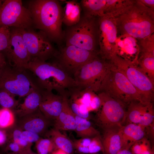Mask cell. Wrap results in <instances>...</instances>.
I'll list each match as a JSON object with an SVG mask.
<instances>
[{
  "instance_id": "cell-1",
  "label": "cell",
  "mask_w": 154,
  "mask_h": 154,
  "mask_svg": "<svg viewBox=\"0 0 154 154\" xmlns=\"http://www.w3.org/2000/svg\"><path fill=\"white\" fill-rule=\"evenodd\" d=\"M28 9L33 24L50 40L59 44L64 39L62 28L64 10L59 1L31 0Z\"/></svg>"
},
{
  "instance_id": "cell-2",
  "label": "cell",
  "mask_w": 154,
  "mask_h": 154,
  "mask_svg": "<svg viewBox=\"0 0 154 154\" xmlns=\"http://www.w3.org/2000/svg\"><path fill=\"white\" fill-rule=\"evenodd\" d=\"M149 7L141 3L129 4L112 17L117 31L123 35L145 39L154 31L153 13Z\"/></svg>"
},
{
  "instance_id": "cell-3",
  "label": "cell",
  "mask_w": 154,
  "mask_h": 154,
  "mask_svg": "<svg viewBox=\"0 0 154 154\" xmlns=\"http://www.w3.org/2000/svg\"><path fill=\"white\" fill-rule=\"evenodd\" d=\"M27 70L34 74L36 78L35 82L42 90L50 91L55 90L62 95L69 89L77 87L73 78L54 61L47 62L32 58Z\"/></svg>"
},
{
  "instance_id": "cell-4",
  "label": "cell",
  "mask_w": 154,
  "mask_h": 154,
  "mask_svg": "<svg viewBox=\"0 0 154 154\" xmlns=\"http://www.w3.org/2000/svg\"><path fill=\"white\" fill-rule=\"evenodd\" d=\"M98 92L104 93L126 107L131 102H146L125 76L111 63Z\"/></svg>"
},
{
  "instance_id": "cell-5",
  "label": "cell",
  "mask_w": 154,
  "mask_h": 154,
  "mask_svg": "<svg viewBox=\"0 0 154 154\" xmlns=\"http://www.w3.org/2000/svg\"><path fill=\"white\" fill-rule=\"evenodd\" d=\"M98 17L83 15L79 22L64 32L66 45H72L92 51L99 46Z\"/></svg>"
},
{
  "instance_id": "cell-6",
  "label": "cell",
  "mask_w": 154,
  "mask_h": 154,
  "mask_svg": "<svg viewBox=\"0 0 154 154\" xmlns=\"http://www.w3.org/2000/svg\"><path fill=\"white\" fill-rule=\"evenodd\" d=\"M110 60L122 73L147 102L152 103L154 98V82L135 62L125 59L115 54Z\"/></svg>"
},
{
  "instance_id": "cell-7",
  "label": "cell",
  "mask_w": 154,
  "mask_h": 154,
  "mask_svg": "<svg viewBox=\"0 0 154 154\" xmlns=\"http://www.w3.org/2000/svg\"><path fill=\"white\" fill-rule=\"evenodd\" d=\"M110 64L98 56L85 64L73 76L77 87L98 92Z\"/></svg>"
},
{
  "instance_id": "cell-8",
  "label": "cell",
  "mask_w": 154,
  "mask_h": 154,
  "mask_svg": "<svg viewBox=\"0 0 154 154\" xmlns=\"http://www.w3.org/2000/svg\"><path fill=\"white\" fill-rule=\"evenodd\" d=\"M98 95L101 101V109L97 117L99 125L104 130L121 128L126 120V107L104 93L99 92Z\"/></svg>"
},
{
  "instance_id": "cell-9",
  "label": "cell",
  "mask_w": 154,
  "mask_h": 154,
  "mask_svg": "<svg viewBox=\"0 0 154 154\" xmlns=\"http://www.w3.org/2000/svg\"><path fill=\"white\" fill-rule=\"evenodd\" d=\"M33 25L31 13L21 0H0V27L28 29Z\"/></svg>"
},
{
  "instance_id": "cell-10",
  "label": "cell",
  "mask_w": 154,
  "mask_h": 154,
  "mask_svg": "<svg viewBox=\"0 0 154 154\" xmlns=\"http://www.w3.org/2000/svg\"><path fill=\"white\" fill-rule=\"evenodd\" d=\"M99 55V52L89 51L70 45H66L58 51H56L53 57L56 58L54 62L72 77V76H73L83 66Z\"/></svg>"
},
{
  "instance_id": "cell-11",
  "label": "cell",
  "mask_w": 154,
  "mask_h": 154,
  "mask_svg": "<svg viewBox=\"0 0 154 154\" xmlns=\"http://www.w3.org/2000/svg\"><path fill=\"white\" fill-rule=\"evenodd\" d=\"M36 85L26 71H19L7 65L0 75V89L7 91L15 96H26Z\"/></svg>"
},
{
  "instance_id": "cell-12",
  "label": "cell",
  "mask_w": 154,
  "mask_h": 154,
  "mask_svg": "<svg viewBox=\"0 0 154 154\" xmlns=\"http://www.w3.org/2000/svg\"><path fill=\"white\" fill-rule=\"evenodd\" d=\"M31 57L46 61L53 57L56 51L43 33L28 29H19Z\"/></svg>"
},
{
  "instance_id": "cell-13",
  "label": "cell",
  "mask_w": 154,
  "mask_h": 154,
  "mask_svg": "<svg viewBox=\"0 0 154 154\" xmlns=\"http://www.w3.org/2000/svg\"><path fill=\"white\" fill-rule=\"evenodd\" d=\"M12 29L9 45L4 52L10 67L19 71H25L27 69L31 57L19 29Z\"/></svg>"
},
{
  "instance_id": "cell-14",
  "label": "cell",
  "mask_w": 154,
  "mask_h": 154,
  "mask_svg": "<svg viewBox=\"0 0 154 154\" xmlns=\"http://www.w3.org/2000/svg\"><path fill=\"white\" fill-rule=\"evenodd\" d=\"M99 55L109 60L114 54L117 40V29L113 17L108 15L98 17Z\"/></svg>"
},
{
  "instance_id": "cell-15",
  "label": "cell",
  "mask_w": 154,
  "mask_h": 154,
  "mask_svg": "<svg viewBox=\"0 0 154 154\" xmlns=\"http://www.w3.org/2000/svg\"><path fill=\"white\" fill-rule=\"evenodd\" d=\"M16 119L15 124L22 130L34 132L39 135L45 134L51 121L42 114L39 108L34 112Z\"/></svg>"
},
{
  "instance_id": "cell-16",
  "label": "cell",
  "mask_w": 154,
  "mask_h": 154,
  "mask_svg": "<svg viewBox=\"0 0 154 154\" xmlns=\"http://www.w3.org/2000/svg\"><path fill=\"white\" fill-rule=\"evenodd\" d=\"M62 95L41 89V98L39 109L48 120L54 121L60 113L62 106Z\"/></svg>"
},
{
  "instance_id": "cell-17",
  "label": "cell",
  "mask_w": 154,
  "mask_h": 154,
  "mask_svg": "<svg viewBox=\"0 0 154 154\" xmlns=\"http://www.w3.org/2000/svg\"><path fill=\"white\" fill-rule=\"evenodd\" d=\"M62 95V108L59 115L54 121V127L60 131H74L76 126L75 114L69 105L66 93Z\"/></svg>"
},
{
  "instance_id": "cell-18",
  "label": "cell",
  "mask_w": 154,
  "mask_h": 154,
  "mask_svg": "<svg viewBox=\"0 0 154 154\" xmlns=\"http://www.w3.org/2000/svg\"><path fill=\"white\" fill-rule=\"evenodd\" d=\"M120 128H111L104 130L101 138L103 154H117L124 149Z\"/></svg>"
},
{
  "instance_id": "cell-19",
  "label": "cell",
  "mask_w": 154,
  "mask_h": 154,
  "mask_svg": "<svg viewBox=\"0 0 154 154\" xmlns=\"http://www.w3.org/2000/svg\"><path fill=\"white\" fill-rule=\"evenodd\" d=\"M26 97L23 102L19 104L13 111L18 117L32 113L39 109L41 98V89L36 84Z\"/></svg>"
},
{
  "instance_id": "cell-20",
  "label": "cell",
  "mask_w": 154,
  "mask_h": 154,
  "mask_svg": "<svg viewBox=\"0 0 154 154\" xmlns=\"http://www.w3.org/2000/svg\"><path fill=\"white\" fill-rule=\"evenodd\" d=\"M120 129L124 149H129L134 143L143 138L145 135V129L136 124H127Z\"/></svg>"
},
{
  "instance_id": "cell-21",
  "label": "cell",
  "mask_w": 154,
  "mask_h": 154,
  "mask_svg": "<svg viewBox=\"0 0 154 154\" xmlns=\"http://www.w3.org/2000/svg\"><path fill=\"white\" fill-rule=\"evenodd\" d=\"M62 23L68 27L75 25L81 18V8L80 3L76 0L65 1Z\"/></svg>"
},
{
  "instance_id": "cell-22",
  "label": "cell",
  "mask_w": 154,
  "mask_h": 154,
  "mask_svg": "<svg viewBox=\"0 0 154 154\" xmlns=\"http://www.w3.org/2000/svg\"><path fill=\"white\" fill-rule=\"evenodd\" d=\"M80 3L84 15L100 17L106 14L107 0H82Z\"/></svg>"
},
{
  "instance_id": "cell-23",
  "label": "cell",
  "mask_w": 154,
  "mask_h": 154,
  "mask_svg": "<svg viewBox=\"0 0 154 154\" xmlns=\"http://www.w3.org/2000/svg\"><path fill=\"white\" fill-rule=\"evenodd\" d=\"M45 135L52 140L57 148L72 154L74 149L73 142L60 131L54 127L48 130Z\"/></svg>"
},
{
  "instance_id": "cell-24",
  "label": "cell",
  "mask_w": 154,
  "mask_h": 154,
  "mask_svg": "<svg viewBox=\"0 0 154 154\" xmlns=\"http://www.w3.org/2000/svg\"><path fill=\"white\" fill-rule=\"evenodd\" d=\"M152 104V103H143L138 101H133L130 102L127 106V124H138L142 116Z\"/></svg>"
},
{
  "instance_id": "cell-25",
  "label": "cell",
  "mask_w": 154,
  "mask_h": 154,
  "mask_svg": "<svg viewBox=\"0 0 154 154\" xmlns=\"http://www.w3.org/2000/svg\"><path fill=\"white\" fill-rule=\"evenodd\" d=\"M75 116L76 126L74 131L78 137L92 138L100 135L99 132L93 127L88 120L75 114Z\"/></svg>"
},
{
  "instance_id": "cell-26",
  "label": "cell",
  "mask_w": 154,
  "mask_h": 154,
  "mask_svg": "<svg viewBox=\"0 0 154 154\" xmlns=\"http://www.w3.org/2000/svg\"><path fill=\"white\" fill-rule=\"evenodd\" d=\"M126 36L124 39L121 40L120 38L118 42H116L114 54L119 51V53L121 55L123 54L126 56L127 55H129V57L132 56L133 55L137 54V45L134 38L129 36Z\"/></svg>"
},
{
  "instance_id": "cell-27",
  "label": "cell",
  "mask_w": 154,
  "mask_h": 154,
  "mask_svg": "<svg viewBox=\"0 0 154 154\" xmlns=\"http://www.w3.org/2000/svg\"><path fill=\"white\" fill-rule=\"evenodd\" d=\"M142 51L139 61V66L148 77L154 82V52Z\"/></svg>"
},
{
  "instance_id": "cell-28",
  "label": "cell",
  "mask_w": 154,
  "mask_h": 154,
  "mask_svg": "<svg viewBox=\"0 0 154 154\" xmlns=\"http://www.w3.org/2000/svg\"><path fill=\"white\" fill-rule=\"evenodd\" d=\"M5 130L7 135V140L13 141L25 149L32 151V144L26 142L23 139L22 136L23 130L15 123Z\"/></svg>"
},
{
  "instance_id": "cell-29",
  "label": "cell",
  "mask_w": 154,
  "mask_h": 154,
  "mask_svg": "<svg viewBox=\"0 0 154 154\" xmlns=\"http://www.w3.org/2000/svg\"><path fill=\"white\" fill-rule=\"evenodd\" d=\"M15 97L7 91L0 89V105L3 108L13 111L19 104V101L15 99Z\"/></svg>"
},
{
  "instance_id": "cell-30",
  "label": "cell",
  "mask_w": 154,
  "mask_h": 154,
  "mask_svg": "<svg viewBox=\"0 0 154 154\" xmlns=\"http://www.w3.org/2000/svg\"><path fill=\"white\" fill-rule=\"evenodd\" d=\"M15 115L12 110L2 108L0 109V129H7L15 122Z\"/></svg>"
},
{
  "instance_id": "cell-31",
  "label": "cell",
  "mask_w": 154,
  "mask_h": 154,
  "mask_svg": "<svg viewBox=\"0 0 154 154\" xmlns=\"http://www.w3.org/2000/svg\"><path fill=\"white\" fill-rule=\"evenodd\" d=\"M35 143L38 154H51L57 148L52 140L47 137L41 138Z\"/></svg>"
},
{
  "instance_id": "cell-32",
  "label": "cell",
  "mask_w": 154,
  "mask_h": 154,
  "mask_svg": "<svg viewBox=\"0 0 154 154\" xmlns=\"http://www.w3.org/2000/svg\"><path fill=\"white\" fill-rule=\"evenodd\" d=\"M11 30L10 27L7 26L0 27V52L5 51L9 45Z\"/></svg>"
},
{
  "instance_id": "cell-33",
  "label": "cell",
  "mask_w": 154,
  "mask_h": 154,
  "mask_svg": "<svg viewBox=\"0 0 154 154\" xmlns=\"http://www.w3.org/2000/svg\"><path fill=\"white\" fill-rule=\"evenodd\" d=\"M151 143L145 137L141 140L134 143L130 148L133 154H139L144 151L151 149Z\"/></svg>"
},
{
  "instance_id": "cell-34",
  "label": "cell",
  "mask_w": 154,
  "mask_h": 154,
  "mask_svg": "<svg viewBox=\"0 0 154 154\" xmlns=\"http://www.w3.org/2000/svg\"><path fill=\"white\" fill-rule=\"evenodd\" d=\"M154 111L153 105H151L148 110L143 115L138 124L143 129H145L154 122Z\"/></svg>"
},
{
  "instance_id": "cell-35",
  "label": "cell",
  "mask_w": 154,
  "mask_h": 154,
  "mask_svg": "<svg viewBox=\"0 0 154 154\" xmlns=\"http://www.w3.org/2000/svg\"><path fill=\"white\" fill-rule=\"evenodd\" d=\"M5 145H6L4 148V151L7 152L21 153L32 151L25 149L17 143L12 141L7 140Z\"/></svg>"
},
{
  "instance_id": "cell-36",
  "label": "cell",
  "mask_w": 154,
  "mask_h": 154,
  "mask_svg": "<svg viewBox=\"0 0 154 154\" xmlns=\"http://www.w3.org/2000/svg\"><path fill=\"white\" fill-rule=\"evenodd\" d=\"M22 136L24 140L32 144L33 143H36L41 138L40 135L37 133L26 130H23Z\"/></svg>"
},
{
  "instance_id": "cell-37",
  "label": "cell",
  "mask_w": 154,
  "mask_h": 154,
  "mask_svg": "<svg viewBox=\"0 0 154 154\" xmlns=\"http://www.w3.org/2000/svg\"><path fill=\"white\" fill-rule=\"evenodd\" d=\"M101 101L98 95L96 94L91 101L88 108L90 112L98 110L100 108Z\"/></svg>"
},
{
  "instance_id": "cell-38",
  "label": "cell",
  "mask_w": 154,
  "mask_h": 154,
  "mask_svg": "<svg viewBox=\"0 0 154 154\" xmlns=\"http://www.w3.org/2000/svg\"><path fill=\"white\" fill-rule=\"evenodd\" d=\"M145 129L147 135L151 140L152 141V142H153L154 139V122L146 127Z\"/></svg>"
},
{
  "instance_id": "cell-39",
  "label": "cell",
  "mask_w": 154,
  "mask_h": 154,
  "mask_svg": "<svg viewBox=\"0 0 154 154\" xmlns=\"http://www.w3.org/2000/svg\"><path fill=\"white\" fill-rule=\"evenodd\" d=\"M7 139V135L5 130L0 129V146L5 144Z\"/></svg>"
},
{
  "instance_id": "cell-40",
  "label": "cell",
  "mask_w": 154,
  "mask_h": 154,
  "mask_svg": "<svg viewBox=\"0 0 154 154\" xmlns=\"http://www.w3.org/2000/svg\"><path fill=\"white\" fill-rule=\"evenodd\" d=\"M7 65L5 57L1 52H0V67L4 68Z\"/></svg>"
},
{
  "instance_id": "cell-41",
  "label": "cell",
  "mask_w": 154,
  "mask_h": 154,
  "mask_svg": "<svg viewBox=\"0 0 154 154\" xmlns=\"http://www.w3.org/2000/svg\"><path fill=\"white\" fill-rule=\"evenodd\" d=\"M142 3L145 5H147L151 7H153L154 6V0H144L141 1Z\"/></svg>"
},
{
  "instance_id": "cell-42",
  "label": "cell",
  "mask_w": 154,
  "mask_h": 154,
  "mask_svg": "<svg viewBox=\"0 0 154 154\" xmlns=\"http://www.w3.org/2000/svg\"><path fill=\"white\" fill-rule=\"evenodd\" d=\"M51 154H69L64 151L58 148L54 150Z\"/></svg>"
},
{
  "instance_id": "cell-43",
  "label": "cell",
  "mask_w": 154,
  "mask_h": 154,
  "mask_svg": "<svg viewBox=\"0 0 154 154\" xmlns=\"http://www.w3.org/2000/svg\"><path fill=\"white\" fill-rule=\"evenodd\" d=\"M117 154H133L129 149H123L119 151Z\"/></svg>"
},
{
  "instance_id": "cell-44",
  "label": "cell",
  "mask_w": 154,
  "mask_h": 154,
  "mask_svg": "<svg viewBox=\"0 0 154 154\" xmlns=\"http://www.w3.org/2000/svg\"><path fill=\"white\" fill-rule=\"evenodd\" d=\"M7 154H38L33 152L32 151L24 152L21 153H14L12 152L7 153Z\"/></svg>"
},
{
  "instance_id": "cell-45",
  "label": "cell",
  "mask_w": 154,
  "mask_h": 154,
  "mask_svg": "<svg viewBox=\"0 0 154 154\" xmlns=\"http://www.w3.org/2000/svg\"><path fill=\"white\" fill-rule=\"evenodd\" d=\"M152 147L151 149L142 152L139 154H150L151 152Z\"/></svg>"
},
{
  "instance_id": "cell-46",
  "label": "cell",
  "mask_w": 154,
  "mask_h": 154,
  "mask_svg": "<svg viewBox=\"0 0 154 154\" xmlns=\"http://www.w3.org/2000/svg\"><path fill=\"white\" fill-rule=\"evenodd\" d=\"M150 154H154V149L153 146H152V150Z\"/></svg>"
},
{
  "instance_id": "cell-47",
  "label": "cell",
  "mask_w": 154,
  "mask_h": 154,
  "mask_svg": "<svg viewBox=\"0 0 154 154\" xmlns=\"http://www.w3.org/2000/svg\"><path fill=\"white\" fill-rule=\"evenodd\" d=\"M4 68H2V67H0V74L1 73L2 71V70L3 69V68H4Z\"/></svg>"
},
{
  "instance_id": "cell-48",
  "label": "cell",
  "mask_w": 154,
  "mask_h": 154,
  "mask_svg": "<svg viewBox=\"0 0 154 154\" xmlns=\"http://www.w3.org/2000/svg\"><path fill=\"white\" fill-rule=\"evenodd\" d=\"M98 154V153H95V154Z\"/></svg>"
}]
</instances>
